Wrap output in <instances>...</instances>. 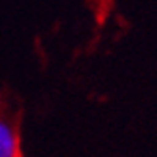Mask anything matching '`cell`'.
Here are the masks:
<instances>
[{
	"mask_svg": "<svg viewBox=\"0 0 157 157\" xmlns=\"http://www.w3.org/2000/svg\"><path fill=\"white\" fill-rule=\"evenodd\" d=\"M19 155V136L15 127L0 117V157H15Z\"/></svg>",
	"mask_w": 157,
	"mask_h": 157,
	"instance_id": "cell-1",
	"label": "cell"
}]
</instances>
